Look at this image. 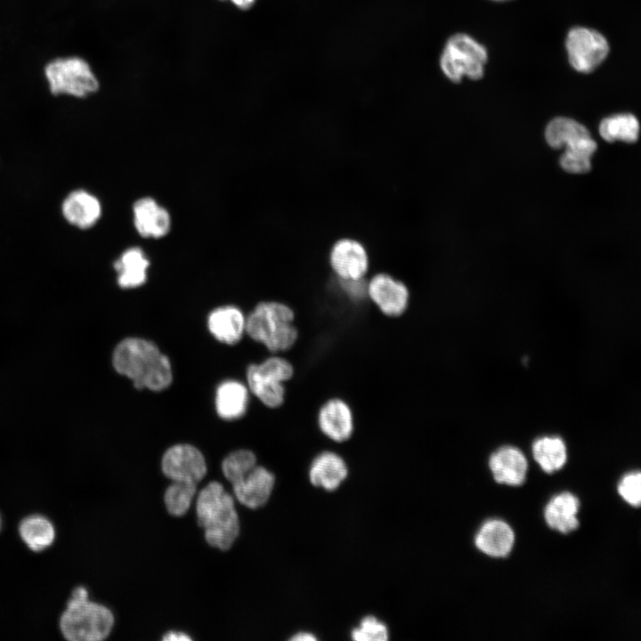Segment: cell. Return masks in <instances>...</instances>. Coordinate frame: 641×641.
I'll return each mask as SVG.
<instances>
[{"mask_svg": "<svg viewBox=\"0 0 641 641\" xmlns=\"http://www.w3.org/2000/svg\"><path fill=\"white\" fill-rule=\"evenodd\" d=\"M317 421L321 433L334 442H345L353 434V412L342 399L327 401L319 410Z\"/></svg>", "mask_w": 641, "mask_h": 641, "instance_id": "obj_13", "label": "cell"}, {"mask_svg": "<svg viewBox=\"0 0 641 641\" xmlns=\"http://www.w3.org/2000/svg\"><path fill=\"white\" fill-rule=\"evenodd\" d=\"M489 466L497 483L522 484L526 476L527 460L521 450L505 446L491 454Z\"/></svg>", "mask_w": 641, "mask_h": 641, "instance_id": "obj_17", "label": "cell"}, {"mask_svg": "<svg viewBox=\"0 0 641 641\" xmlns=\"http://www.w3.org/2000/svg\"><path fill=\"white\" fill-rule=\"evenodd\" d=\"M588 136L589 132L583 125L563 117L551 120L545 131L546 141L554 149H560Z\"/></svg>", "mask_w": 641, "mask_h": 641, "instance_id": "obj_25", "label": "cell"}, {"mask_svg": "<svg viewBox=\"0 0 641 641\" xmlns=\"http://www.w3.org/2000/svg\"><path fill=\"white\" fill-rule=\"evenodd\" d=\"M294 318V312L287 304L262 302L248 316L245 329L252 339L264 344L271 352L286 351L298 337Z\"/></svg>", "mask_w": 641, "mask_h": 641, "instance_id": "obj_4", "label": "cell"}, {"mask_svg": "<svg viewBox=\"0 0 641 641\" xmlns=\"http://www.w3.org/2000/svg\"><path fill=\"white\" fill-rule=\"evenodd\" d=\"M534 459L547 473L559 470L565 464L567 454L564 441L558 436H543L532 445Z\"/></svg>", "mask_w": 641, "mask_h": 641, "instance_id": "obj_24", "label": "cell"}, {"mask_svg": "<svg viewBox=\"0 0 641 641\" xmlns=\"http://www.w3.org/2000/svg\"><path fill=\"white\" fill-rule=\"evenodd\" d=\"M149 265L150 261L142 248H127L114 263L118 284L123 288H134L144 284Z\"/></svg>", "mask_w": 641, "mask_h": 641, "instance_id": "obj_22", "label": "cell"}, {"mask_svg": "<svg viewBox=\"0 0 641 641\" xmlns=\"http://www.w3.org/2000/svg\"><path fill=\"white\" fill-rule=\"evenodd\" d=\"M494 1H507V0H494Z\"/></svg>", "mask_w": 641, "mask_h": 641, "instance_id": "obj_37", "label": "cell"}, {"mask_svg": "<svg viewBox=\"0 0 641 641\" xmlns=\"http://www.w3.org/2000/svg\"><path fill=\"white\" fill-rule=\"evenodd\" d=\"M618 491L628 503L634 507H639L641 502L640 472L626 475L619 483Z\"/></svg>", "mask_w": 641, "mask_h": 641, "instance_id": "obj_31", "label": "cell"}, {"mask_svg": "<svg viewBox=\"0 0 641 641\" xmlns=\"http://www.w3.org/2000/svg\"><path fill=\"white\" fill-rule=\"evenodd\" d=\"M18 532L27 548L33 552H42L49 548L56 539L53 522L38 513L23 517L19 523Z\"/></svg>", "mask_w": 641, "mask_h": 641, "instance_id": "obj_19", "label": "cell"}, {"mask_svg": "<svg viewBox=\"0 0 641 641\" xmlns=\"http://www.w3.org/2000/svg\"><path fill=\"white\" fill-rule=\"evenodd\" d=\"M514 540V532L507 523L500 520H490L480 528L475 542L483 553L493 557H504L510 553Z\"/></svg>", "mask_w": 641, "mask_h": 641, "instance_id": "obj_18", "label": "cell"}, {"mask_svg": "<svg viewBox=\"0 0 641 641\" xmlns=\"http://www.w3.org/2000/svg\"><path fill=\"white\" fill-rule=\"evenodd\" d=\"M339 283L343 291L351 298L361 300L367 296V282L360 280H340Z\"/></svg>", "mask_w": 641, "mask_h": 641, "instance_id": "obj_32", "label": "cell"}, {"mask_svg": "<svg viewBox=\"0 0 641 641\" xmlns=\"http://www.w3.org/2000/svg\"><path fill=\"white\" fill-rule=\"evenodd\" d=\"M351 637L355 641H386L389 638V632L384 622L372 615H368L351 631Z\"/></svg>", "mask_w": 641, "mask_h": 641, "instance_id": "obj_30", "label": "cell"}, {"mask_svg": "<svg viewBox=\"0 0 641 641\" xmlns=\"http://www.w3.org/2000/svg\"><path fill=\"white\" fill-rule=\"evenodd\" d=\"M2 528H3V518H2V515H1V514H0V531H1Z\"/></svg>", "mask_w": 641, "mask_h": 641, "instance_id": "obj_36", "label": "cell"}, {"mask_svg": "<svg viewBox=\"0 0 641 641\" xmlns=\"http://www.w3.org/2000/svg\"><path fill=\"white\" fill-rule=\"evenodd\" d=\"M348 475V467L341 456L333 451L318 454L309 467L311 483L325 491L337 490Z\"/></svg>", "mask_w": 641, "mask_h": 641, "instance_id": "obj_16", "label": "cell"}, {"mask_svg": "<svg viewBox=\"0 0 641 641\" xmlns=\"http://www.w3.org/2000/svg\"><path fill=\"white\" fill-rule=\"evenodd\" d=\"M246 320L235 306H223L214 310L208 316L207 326L211 334L220 342L238 343L245 329Z\"/></svg>", "mask_w": 641, "mask_h": 641, "instance_id": "obj_20", "label": "cell"}, {"mask_svg": "<svg viewBox=\"0 0 641 641\" xmlns=\"http://www.w3.org/2000/svg\"><path fill=\"white\" fill-rule=\"evenodd\" d=\"M367 296L386 316L398 317L407 309L406 285L387 273H377L367 283Z\"/></svg>", "mask_w": 641, "mask_h": 641, "instance_id": "obj_10", "label": "cell"}, {"mask_svg": "<svg viewBox=\"0 0 641 641\" xmlns=\"http://www.w3.org/2000/svg\"><path fill=\"white\" fill-rule=\"evenodd\" d=\"M45 75L54 95L83 98L99 88V82L90 65L80 57L54 59L45 66Z\"/></svg>", "mask_w": 641, "mask_h": 641, "instance_id": "obj_5", "label": "cell"}, {"mask_svg": "<svg viewBox=\"0 0 641 641\" xmlns=\"http://www.w3.org/2000/svg\"><path fill=\"white\" fill-rule=\"evenodd\" d=\"M114 621L107 606L91 601L86 588L77 586L60 617L59 628L69 641H101L111 633Z\"/></svg>", "mask_w": 641, "mask_h": 641, "instance_id": "obj_3", "label": "cell"}, {"mask_svg": "<svg viewBox=\"0 0 641 641\" xmlns=\"http://www.w3.org/2000/svg\"><path fill=\"white\" fill-rule=\"evenodd\" d=\"M289 361L280 357H271L260 364H252L247 371L251 392L267 407L280 406L285 398L283 382L293 376Z\"/></svg>", "mask_w": 641, "mask_h": 641, "instance_id": "obj_7", "label": "cell"}, {"mask_svg": "<svg viewBox=\"0 0 641 641\" xmlns=\"http://www.w3.org/2000/svg\"><path fill=\"white\" fill-rule=\"evenodd\" d=\"M230 1L238 8L246 10V9H249L254 4L256 0H230Z\"/></svg>", "mask_w": 641, "mask_h": 641, "instance_id": "obj_35", "label": "cell"}, {"mask_svg": "<svg viewBox=\"0 0 641 641\" xmlns=\"http://www.w3.org/2000/svg\"><path fill=\"white\" fill-rule=\"evenodd\" d=\"M61 214L69 224L85 230L93 227L101 218V204L93 194L77 189L63 199Z\"/></svg>", "mask_w": 641, "mask_h": 641, "instance_id": "obj_15", "label": "cell"}, {"mask_svg": "<svg viewBox=\"0 0 641 641\" xmlns=\"http://www.w3.org/2000/svg\"><path fill=\"white\" fill-rule=\"evenodd\" d=\"M248 402L247 390L235 380L222 383L215 394L217 414L223 419L232 420L244 415Z\"/></svg>", "mask_w": 641, "mask_h": 641, "instance_id": "obj_23", "label": "cell"}, {"mask_svg": "<svg viewBox=\"0 0 641 641\" xmlns=\"http://www.w3.org/2000/svg\"><path fill=\"white\" fill-rule=\"evenodd\" d=\"M197 491V483L173 482L166 490L164 501L168 513L174 516H182L191 507Z\"/></svg>", "mask_w": 641, "mask_h": 641, "instance_id": "obj_28", "label": "cell"}, {"mask_svg": "<svg viewBox=\"0 0 641 641\" xmlns=\"http://www.w3.org/2000/svg\"><path fill=\"white\" fill-rule=\"evenodd\" d=\"M161 468L173 482L198 483L207 474L203 454L191 444H176L166 450Z\"/></svg>", "mask_w": 641, "mask_h": 641, "instance_id": "obj_9", "label": "cell"}, {"mask_svg": "<svg viewBox=\"0 0 641 641\" xmlns=\"http://www.w3.org/2000/svg\"><path fill=\"white\" fill-rule=\"evenodd\" d=\"M579 507V499L573 494L560 493L547 505L544 512L545 520L552 529L568 533L579 526V520L576 516Z\"/></svg>", "mask_w": 641, "mask_h": 641, "instance_id": "obj_21", "label": "cell"}, {"mask_svg": "<svg viewBox=\"0 0 641 641\" xmlns=\"http://www.w3.org/2000/svg\"><path fill=\"white\" fill-rule=\"evenodd\" d=\"M133 215L134 227L142 237L159 239L170 231L168 211L150 197H143L134 202Z\"/></svg>", "mask_w": 641, "mask_h": 641, "instance_id": "obj_14", "label": "cell"}, {"mask_svg": "<svg viewBox=\"0 0 641 641\" xmlns=\"http://www.w3.org/2000/svg\"><path fill=\"white\" fill-rule=\"evenodd\" d=\"M293 641H315L317 637L310 632H299L290 637Z\"/></svg>", "mask_w": 641, "mask_h": 641, "instance_id": "obj_34", "label": "cell"}, {"mask_svg": "<svg viewBox=\"0 0 641 641\" xmlns=\"http://www.w3.org/2000/svg\"><path fill=\"white\" fill-rule=\"evenodd\" d=\"M486 61L487 52L482 45L466 34H456L448 39L440 66L450 80L458 83L464 76L480 79Z\"/></svg>", "mask_w": 641, "mask_h": 641, "instance_id": "obj_6", "label": "cell"}, {"mask_svg": "<svg viewBox=\"0 0 641 641\" xmlns=\"http://www.w3.org/2000/svg\"><path fill=\"white\" fill-rule=\"evenodd\" d=\"M599 133L602 138L609 142L617 140L634 142L638 138L639 123L632 114H618L603 119Z\"/></svg>", "mask_w": 641, "mask_h": 641, "instance_id": "obj_26", "label": "cell"}, {"mask_svg": "<svg viewBox=\"0 0 641 641\" xmlns=\"http://www.w3.org/2000/svg\"><path fill=\"white\" fill-rule=\"evenodd\" d=\"M164 641H189L191 637L181 631L171 630L165 633L162 637Z\"/></svg>", "mask_w": 641, "mask_h": 641, "instance_id": "obj_33", "label": "cell"}, {"mask_svg": "<svg viewBox=\"0 0 641 641\" xmlns=\"http://www.w3.org/2000/svg\"><path fill=\"white\" fill-rule=\"evenodd\" d=\"M256 466V457L249 450H238L230 453L222 463L225 478L235 483L246 476Z\"/></svg>", "mask_w": 641, "mask_h": 641, "instance_id": "obj_29", "label": "cell"}, {"mask_svg": "<svg viewBox=\"0 0 641 641\" xmlns=\"http://www.w3.org/2000/svg\"><path fill=\"white\" fill-rule=\"evenodd\" d=\"M596 143L590 136L581 138L567 146L560 158L561 166L569 173L584 174L590 170V158Z\"/></svg>", "mask_w": 641, "mask_h": 641, "instance_id": "obj_27", "label": "cell"}, {"mask_svg": "<svg viewBox=\"0 0 641 641\" xmlns=\"http://www.w3.org/2000/svg\"><path fill=\"white\" fill-rule=\"evenodd\" d=\"M332 270L340 280L363 279L369 270V256L358 240L345 238L337 240L329 253Z\"/></svg>", "mask_w": 641, "mask_h": 641, "instance_id": "obj_11", "label": "cell"}, {"mask_svg": "<svg viewBox=\"0 0 641 641\" xmlns=\"http://www.w3.org/2000/svg\"><path fill=\"white\" fill-rule=\"evenodd\" d=\"M566 49L572 68L579 72L588 73L606 58L609 45L599 32L576 27L567 35Z\"/></svg>", "mask_w": 641, "mask_h": 641, "instance_id": "obj_8", "label": "cell"}, {"mask_svg": "<svg viewBox=\"0 0 641 641\" xmlns=\"http://www.w3.org/2000/svg\"><path fill=\"white\" fill-rule=\"evenodd\" d=\"M112 362L116 371L129 377L137 389L162 391L173 379L168 358L153 342L143 338L122 340L114 350Z\"/></svg>", "mask_w": 641, "mask_h": 641, "instance_id": "obj_1", "label": "cell"}, {"mask_svg": "<svg viewBox=\"0 0 641 641\" xmlns=\"http://www.w3.org/2000/svg\"><path fill=\"white\" fill-rule=\"evenodd\" d=\"M196 512L205 539L213 548H231L239 534V521L232 496L218 482H210L199 493Z\"/></svg>", "mask_w": 641, "mask_h": 641, "instance_id": "obj_2", "label": "cell"}, {"mask_svg": "<svg viewBox=\"0 0 641 641\" xmlns=\"http://www.w3.org/2000/svg\"><path fill=\"white\" fill-rule=\"evenodd\" d=\"M274 484V475L264 467L256 466L246 476L233 483L232 488L240 504L256 509L267 503Z\"/></svg>", "mask_w": 641, "mask_h": 641, "instance_id": "obj_12", "label": "cell"}]
</instances>
